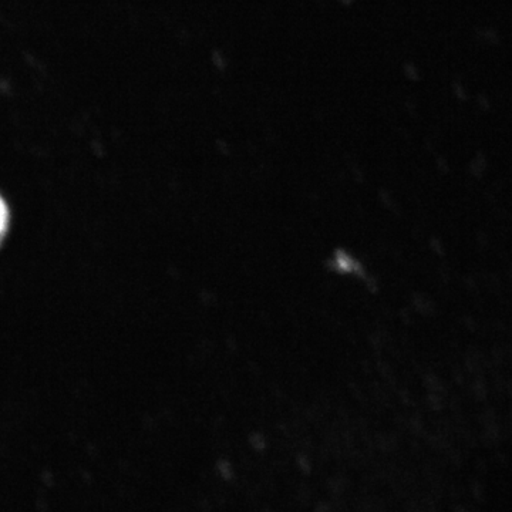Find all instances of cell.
Wrapping results in <instances>:
<instances>
[{"instance_id":"obj_1","label":"cell","mask_w":512,"mask_h":512,"mask_svg":"<svg viewBox=\"0 0 512 512\" xmlns=\"http://www.w3.org/2000/svg\"><path fill=\"white\" fill-rule=\"evenodd\" d=\"M10 212L8 204H6L5 198L0 195V244L6 237V232L9 229Z\"/></svg>"}]
</instances>
